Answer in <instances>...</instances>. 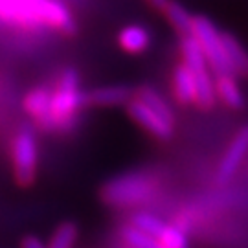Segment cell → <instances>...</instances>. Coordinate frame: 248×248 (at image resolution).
Instances as JSON below:
<instances>
[{
	"label": "cell",
	"instance_id": "obj_4",
	"mask_svg": "<svg viewBox=\"0 0 248 248\" xmlns=\"http://www.w3.org/2000/svg\"><path fill=\"white\" fill-rule=\"evenodd\" d=\"M11 166L18 186L28 187L35 182L39 169V142L31 127L18 129L11 142Z\"/></svg>",
	"mask_w": 248,
	"mask_h": 248
},
{
	"label": "cell",
	"instance_id": "obj_8",
	"mask_svg": "<svg viewBox=\"0 0 248 248\" xmlns=\"http://www.w3.org/2000/svg\"><path fill=\"white\" fill-rule=\"evenodd\" d=\"M248 156V125H243L235 136L228 143V149L224 151L221 164L217 168V182L224 184L228 182L237 171H239L243 160Z\"/></svg>",
	"mask_w": 248,
	"mask_h": 248
},
{
	"label": "cell",
	"instance_id": "obj_21",
	"mask_svg": "<svg viewBox=\"0 0 248 248\" xmlns=\"http://www.w3.org/2000/svg\"><path fill=\"white\" fill-rule=\"evenodd\" d=\"M168 2H169V0H149L151 6H153V8L158 9L160 13H162V11H164V8L168 6Z\"/></svg>",
	"mask_w": 248,
	"mask_h": 248
},
{
	"label": "cell",
	"instance_id": "obj_3",
	"mask_svg": "<svg viewBox=\"0 0 248 248\" xmlns=\"http://www.w3.org/2000/svg\"><path fill=\"white\" fill-rule=\"evenodd\" d=\"M156 193V182L142 173H125L103 184L99 197L112 208H136L149 202Z\"/></svg>",
	"mask_w": 248,
	"mask_h": 248
},
{
	"label": "cell",
	"instance_id": "obj_17",
	"mask_svg": "<svg viewBox=\"0 0 248 248\" xmlns=\"http://www.w3.org/2000/svg\"><path fill=\"white\" fill-rule=\"evenodd\" d=\"M79 239V228L76 222H62L53 230L48 248H74Z\"/></svg>",
	"mask_w": 248,
	"mask_h": 248
},
{
	"label": "cell",
	"instance_id": "obj_22",
	"mask_svg": "<svg viewBox=\"0 0 248 248\" xmlns=\"http://www.w3.org/2000/svg\"><path fill=\"white\" fill-rule=\"evenodd\" d=\"M160 248H168V247H164V245H162V243H160Z\"/></svg>",
	"mask_w": 248,
	"mask_h": 248
},
{
	"label": "cell",
	"instance_id": "obj_15",
	"mask_svg": "<svg viewBox=\"0 0 248 248\" xmlns=\"http://www.w3.org/2000/svg\"><path fill=\"white\" fill-rule=\"evenodd\" d=\"M134 96L138 99H142L145 105H149L155 112H158L162 118H166L168 122L175 124V112H173V107L169 105V101L156 89H153L149 85L140 87L138 90H134Z\"/></svg>",
	"mask_w": 248,
	"mask_h": 248
},
{
	"label": "cell",
	"instance_id": "obj_10",
	"mask_svg": "<svg viewBox=\"0 0 248 248\" xmlns=\"http://www.w3.org/2000/svg\"><path fill=\"white\" fill-rule=\"evenodd\" d=\"M173 94L178 105H195L197 103V85L193 72L187 68L184 62L175 66L171 76Z\"/></svg>",
	"mask_w": 248,
	"mask_h": 248
},
{
	"label": "cell",
	"instance_id": "obj_18",
	"mask_svg": "<svg viewBox=\"0 0 248 248\" xmlns=\"http://www.w3.org/2000/svg\"><path fill=\"white\" fill-rule=\"evenodd\" d=\"M122 239L129 248H160V241L156 237L138 230L136 226L129 224V222L122 226Z\"/></svg>",
	"mask_w": 248,
	"mask_h": 248
},
{
	"label": "cell",
	"instance_id": "obj_2",
	"mask_svg": "<svg viewBox=\"0 0 248 248\" xmlns=\"http://www.w3.org/2000/svg\"><path fill=\"white\" fill-rule=\"evenodd\" d=\"M87 107V92L81 89V76L76 68H64L52 87V125L53 131H72L79 112Z\"/></svg>",
	"mask_w": 248,
	"mask_h": 248
},
{
	"label": "cell",
	"instance_id": "obj_20",
	"mask_svg": "<svg viewBox=\"0 0 248 248\" xmlns=\"http://www.w3.org/2000/svg\"><path fill=\"white\" fill-rule=\"evenodd\" d=\"M20 247L22 248H48V243H43V241L33 237V235H28V237L22 239Z\"/></svg>",
	"mask_w": 248,
	"mask_h": 248
},
{
	"label": "cell",
	"instance_id": "obj_6",
	"mask_svg": "<svg viewBox=\"0 0 248 248\" xmlns=\"http://www.w3.org/2000/svg\"><path fill=\"white\" fill-rule=\"evenodd\" d=\"M125 108H127V114L131 116L134 124L145 129L156 140L166 142L173 136V124L168 122L166 118H162L158 112H155L149 105H145L142 99H138L136 96L127 103Z\"/></svg>",
	"mask_w": 248,
	"mask_h": 248
},
{
	"label": "cell",
	"instance_id": "obj_12",
	"mask_svg": "<svg viewBox=\"0 0 248 248\" xmlns=\"http://www.w3.org/2000/svg\"><path fill=\"white\" fill-rule=\"evenodd\" d=\"M215 92H217V99L232 110H241L245 107V96L237 83V76L233 74L215 76Z\"/></svg>",
	"mask_w": 248,
	"mask_h": 248
},
{
	"label": "cell",
	"instance_id": "obj_9",
	"mask_svg": "<svg viewBox=\"0 0 248 248\" xmlns=\"http://www.w3.org/2000/svg\"><path fill=\"white\" fill-rule=\"evenodd\" d=\"M134 98V90L125 85H103L87 92V105L99 108H114L127 107V103Z\"/></svg>",
	"mask_w": 248,
	"mask_h": 248
},
{
	"label": "cell",
	"instance_id": "obj_19",
	"mask_svg": "<svg viewBox=\"0 0 248 248\" xmlns=\"http://www.w3.org/2000/svg\"><path fill=\"white\" fill-rule=\"evenodd\" d=\"M158 241L168 248H189L186 232L175 226V224H166V228H164L162 235L158 237Z\"/></svg>",
	"mask_w": 248,
	"mask_h": 248
},
{
	"label": "cell",
	"instance_id": "obj_5",
	"mask_svg": "<svg viewBox=\"0 0 248 248\" xmlns=\"http://www.w3.org/2000/svg\"><path fill=\"white\" fill-rule=\"evenodd\" d=\"M191 35L197 39V43L201 45L204 55L208 59V64L212 68L213 76H221V74H233L228 61V55L224 50V41H222V31L213 24L212 20L204 15H195L193 18V28H191ZM235 76V74H233Z\"/></svg>",
	"mask_w": 248,
	"mask_h": 248
},
{
	"label": "cell",
	"instance_id": "obj_1",
	"mask_svg": "<svg viewBox=\"0 0 248 248\" xmlns=\"http://www.w3.org/2000/svg\"><path fill=\"white\" fill-rule=\"evenodd\" d=\"M0 24L30 31L52 30L64 37H74L79 30L62 0H0Z\"/></svg>",
	"mask_w": 248,
	"mask_h": 248
},
{
	"label": "cell",
	"instance_id": "obj_11",
	"mask_svg": "<svg viewBox=\"0 0 248 248\" xmlns=\"http://www.w3.org/2000/svg\"><path fill=\"white\" fill-rule=\"evenodd\" d=\"M118 46L125 53L140 55L151 46V33L143 24H127L118 33Z\"/></svg>",
	"mask_w": 248,
	"mask_h": 248
},
{
	"label": "cell",
	"instance_id": "obj_13",
	"mask_svg": "<svg viewBox=\"0 0 248 248\" xmlns=\"http://www.w3.org/2000/svg\"><path fill=\"white\" fill-rule=\"evenodd\" d=\"M222 41H224V50L233 74L237 78H248V50L241 45L237 37L226 31H222Z\"/></svg>",
	"mask_w": 248,
	"mask_h": 248
},
{
	"label": "cell",
	"instance_id": "obj_7",
	"mask_svg": "<svg viewBox=\"0 0 248 248\" xmlns=\"http://www.w3.org/2000/svg\"><path fill=\"white\" fill-rule=\"evenodd\" d=\"M52 87L48 85H39L28 90L24 99H22V108L26 116L45 133H52Z\"/></svg>",
	"mask_w": 248,
	"mask_h": 248
},
{
	"label": "cell",
	"instance_id": "obj_16",
	"mask_svg": "<svg viewBox=\"0 0 248 248\" xmlns=\"http://www.w3.org/2000/svg\"><path fill=\"white\" fill-rule=\"evenodd\" d=\"M129 224H133L138 230L145 232V233H149L156 239L162 235V232L166 228V222L162 221L158 215H155L151 212H143V210H136V212L131 213Z\"/></svg>",
	"mask_w": 248,
	"mask_h": 248
},
{
	"label": "cell",
	"instance_id": "obj_14",
	"mask_svg": "<svg viewBox=\"0 0 248 248\" xmlns=\"http://www.w3.org/2000/svg\"><path fill=\"white\" fill-rule=\"evenodd\" d=\"M162 13H164L166 20L173 26V30L177 33H180L182 37L191 35V28H193V18H195V15H191L186 6H182L177 0H169L168 6L164 8Z\"/></svg>",
	"mask_w": 248,
	"mask_h": 248
}]
</instances>
